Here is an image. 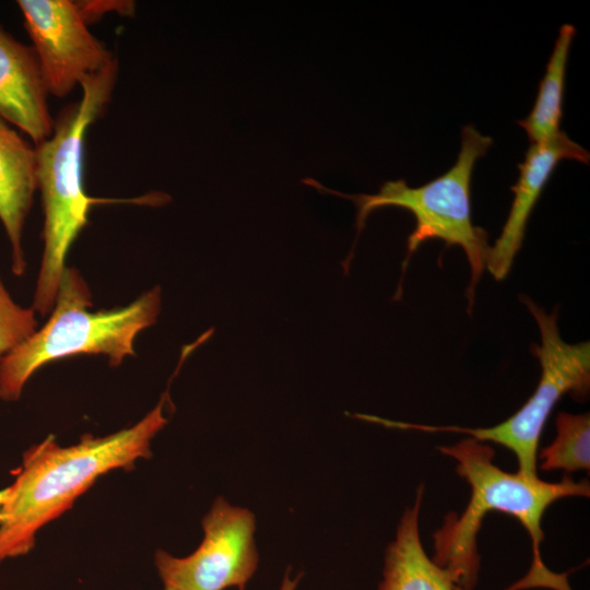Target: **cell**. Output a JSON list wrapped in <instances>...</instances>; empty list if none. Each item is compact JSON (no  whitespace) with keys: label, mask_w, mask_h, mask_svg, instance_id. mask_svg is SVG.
Returning a JSON list of instances; mask_svg holds the SVG:
<instances>
[{"label":"cell","mask_w":590,"mask_h":590,"mask_svg":"<svg viewBox=\"0 0 590 590\" xmlns=\"http://www.w3.org/2000/svg\"><path fill=\"white\" fill-rule=\"evenodd\" d=\"M438 450L457 461L456 470L470 485L471 496L463 511L449 514L434 533L433 560L447 570L461 590H474L479 580L481 558L476 535L489 511L516 518L528 532L532 544L529 573L507 590L550 588L571 590L566 574L558 575L544 565L540 545L544 540L542 519L545 510L566 497H589L588 481L576 482L564 475L559 482L531 480L520 473H509L494 463L495 450L484 441L465 437Z\"/></svg>","instance_id":"1"},{"label":"cell","mask_w":590,"mask_h":590,"mask_svg":"<svg viewBox=\"0 0 590 590\" xmlns=\"http://www.w3.org/2000/svg\"><path fill=\"white\" fill-rule=\"evenodd\" d=\"M165 396L137 424L104 437L83 435L61 447L54 435L30 447L4 488L0 510V560L27 554L39 529L67 511L103 474L130 470L150 458L151 440L167 424Z\"/></svg>","instance_id":"2"},{"label":"cell","mask_w":590,"mask_h":590,"mask_svg":"<svg viewBox=\"0 0 590 590\" xmlns=\"http://www.w3.org/2000/svg\"><path fill=\"white\" fill-rule=\"evenodd\" d=\"M117 60L84 80L82 96L59 114L52 134L36 146L37 190L44 210V250L33 306L36 314H50L59 283L67 268L71 245L85 227L92 206L107 200L86 194L84 149L88 127L103 114L111 97Z\"/></svg>","instance_id":"3"},{"label":"cell","mask_w":590,"mask_h":590,"mask_svg":"<svg viewBox=\"0 0 590 590\" xmlns=\"http://www.w3.org/2000/svg\"><path fill=\"white\" fill-rule=\"evenodd\" d=\"M492 144L491 137L482 134L472 125L464 126L461 132V148L455 164L442 175L420 187H410L404 179H398L385 181L374 194H347L327 188L314 178L303 179V184L317 191L347 199L356 208V236L350 253L342 262L344 274L349 273L357 240L370 213L385 206L402 208L414 215L416 224L408 237L401 280L393 299L401 298V284L408 264L420 245L429 239H441L447 247L460 246L467 256L471 270L467 288L470 312L474 304L475 287L485 270L489 249L486 231L475 226L472 221L471 180L476 161L487 153Z\"/></svg>","instance_id":"4"},{"label":"cell","mask_w":590,"mask_h":590,"mask_svg":"<svg viewBox=\"0 0 590 590\" xmlns=\"http://www.w3.org/2000/svg\"><path fill=\"white\" fill-rule=\"evenodd\" d=\"M92 292L75 268H66L46 323L0 361V399L16 401L36 370L75 355H103L110 366L134 356V341L162 307L157 285L127 306L91 311Z\"/></svg>","instance_id":"5"},{"label":"cell","mask_w":590,"mask_h":590,"mask_svg":"<svg viewBox=\"0 0 590 590\" xmlns=\"http://www.w3.org/2000/svg\"><path fill=\"white\" fill-rule=\"evenodd\" d=\"M536 320L541 343L532 344L531 352L539 358L541 377L533 394L506 421L491 427L433 426L375 416L374 423L389 428L422 432L464 434L484 442L502 445L514 452L518 473L535 480L538 447L544 425L560 398L567 393L585 400L590 390V344L565 342L557 326V311L551 315L526 295L520 296Z\"/></svg>","instance_id":"6"},{"label":"cell","mask_w":590,"mask_h":590,"mask_svg":"<svg viewBox=\"0 0 590 590\" xmlns=\"http://www.w3.org/2000/svg\"><path fill=\"white\" fill-rule=\"evenodd\" d=\"M204 538L186 557L158 550L154 564L164 583L173 590H244L258 568L253 534L255 515L215 499L202 520Z\"/></svg>","instance_id":"7"},{"label":"cell","mask_w":590,"mask_h":590,"mask_svg":"<svg viewBox=\"0 0 590 590\" xmlns=\"http://www.w3.org/2000/svg\"><path fill=\"white\" fill-rule=\"evenodd\" d=\"M50 95L64 97L116 59L88 30L79 1L19 0Z\"/></svg>","instance_id":"8"},{"label":"cell","mask_w":590,"mask_h":590,"mask_svg":"<svg viewBox=\"0 0 590 590\" xmlns=\"http://www.w3.org/2000/svg\"><path fill=\"white\" fill-rule=\"evenodd\" d=\"M589 152L564 131L552 140L531 144L518 165L519 177L510 188L514 200L499 237L489 246L485 269L500 281L509 273L521 248L529 217L556 166L563 160L589 164Z\"/></svg>","instance_id":"9"},{"label":"cell","mask_w":590,"mask_h":590,"mask_svg":"<svg viewBox=\"0 0 590 590\" xmlns=\"http://www.w3.org/2000/svg\"><path fill=\"white\" fill-rule=\"evenodd\" d=\"M48 95L33 47L19 42L0 25V118L37 145L54 131Z\"/></svg>","instance_id":"10"},{"label":"cell","mask_w":590,"mask_h":590,"mask_svg":"<svg viewBox=\"0 0 590 590\" xmlns=\"http://www.w3.org/2000/svg\"><path fill=\"white\" fill-rule=\"evenodd\" d=\"M37 153L34 143L0 118V222L11 247V270H26L23 232L37 190Z\"/></svg>","instance_id":"11"},{"label":"cell","mask_w":590,"mask_h":590,"mask_svg":"<svg viewBox=\"0 0 590 590\" xmlns=\"http://www.w3.org/2000/svg\"><path fill=\"white\" fill-rule=\"evenodd\" d=\"M424 487L416 491L398 526L393 542L386 550L379 590H455L450 574L429 558L420 538L418 520Z\"/></svg>","instance_id":"12"},{"label":"cell","mask_w":590,"mask_h":590,"mask_svg":"<svg viewBox=\"0 0 590 590\" xmlns=\"http://www.w3.org/2000/svg\"><path fill=\"white\" fill-rule=\"evenodd\" d=\"M575 35L574 25H562L545 73L540 81L533 107L526 118L517 121L526 131L531 144L547 142L562 132L566 68Z\"/></svg>","instance_id":"13"},{"label":"cell","mask_w":590,"mask_h":590,"mask_svg":"<svg viewBox=\"0 0 590 590\" xmlns=\"http://www.w3.org/2000/svg\"><path fill=\"white\" fill-rule=\"evenodd\" d=\"M556 437L541 450L540 469L567 473L590 469V417L589 414L559 412L555 421Z\"/></svg>","instance_id":"14"},{"label":"cell","mask_w":590,"mask_h":590,"mask_svg":"<svg viewBox=\"0 0 590 590\" xmlns=\"http://www.w3.org/2000/svg\"><path fill=\"white\" fill-rule=\"evenodd\" d=\"M37 329L36 312L19 305L0 275V361Z\"/></svg>","instance_id":"15"},{"label":"cell","mask_w":590,"mask_h":590,"mask_svg":"<svg viewBox=\"0 0 590 590\" xmlns=\"http://www.w3.org/2000/svg\"><path fill=\"white\" fill-rule=\"evenodd\" d=\"M302 578V575H297L294 579L290 576V568L286 570L281 583L280 590H296L297 585Z\"/></svg>","instance_id":"16"},{"label":"cell","mask_w":590,"mask_h":590,"mask_svg":"<svg viewBox=\"0 0 590 590\" xmlns=\"http://www.w3.org/2000/svg\"><path fill=\"white\" fill-rule=\"evenodd\" d=\"M3 495H4V489H1L0 491V510H1V504H2Z\"/></svg>","instance_id":"17"},{"label":"cell","mask_w":590,"mask_h":590,"mask_svg":"<svg viewBox=\"0 0 590 590\" xmlns=\"http://www.w3.org/2000/svg\"><path fill=\"white\" fill-rule=\"evenodd\" d=\"M164 590H173V589H170V588H168V587H164Z\"/></svg>","instance_id":"18"},{"label":"cell","mask_w":590,"mask_h":590,"mask_svg":"<svg viewBox=\"0 0 590 590\" xmlns=\"http://www.w3.org/2000/svg\"><path fill=\"white\" fill-rule=\"evenodd\" d=\"M455 590H461V589H459V588L456 586Z\"/></svg>","instance_id":"19"}]
</instances>
